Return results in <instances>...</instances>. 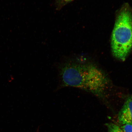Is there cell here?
I'll list each match as a JSON object with an SVG mask.
<instances>
[{"mask_svg":"<svg viewBox=\"0 0 132 132\" xmlns=\"http://www.w3.org/2000/svg\"><path fill=\"white\" fill-rule=\"evenodd\" d=\"M73 1V0H62V3L63 4H67V3H70L71 2Z\"/></svg>","mask_w":132,"mask_h":132,"instance_id":"8992f818","label":"cell"},{"mask_svg":"<svg viewBox=\"0 0 132 132\" xmlns=\"http://www.w3.org/2000/svg\"><path fill=\"white\" fill-rule=\"evenodd\" d=\"M120 127L124 132H132V125H122Z\"/></svg>","mask_w":132,"mask_h":132,"instance_id":"5b68a950","label":"cell"},{"mask_svg":"<svg viewBox=\"0 0 132 132\" xmlns=\"http://www.w3.org/2000/svg\"><path fill=\"white\" fill-rule=\"evenodd\" d=\"M108 128V132H124L120 127L113 123L106 124Z\"/></svg>","mask_w":132,"mask_h":132,"instance_id":"277c9868","label":"cell"},{"mask_svg":"<svg viewBox=\"0 0 132 132\" xmlns=\"http://www.w3.org/2000/svg\"><path fill=\"white\" fill-rule=\"evenodd\" d=\"M113 55L124 61L132 48V14L127 6L121 10L116 21L111 40Z\"/></svg>","mask_w":132,"mask_h":132,"instance_id":"6da1fadb","label":"cell"},{"mask_svg":"<svg viewBox=\"0 0 132 132\" xmlns=\"http://www.w3.org/2000/svg\"><path fill=\"white\" fill-rule=\"evenodd\" d=\"M82 63L72 60L62 63L59 66L61 86L78 88Z\"/></svg>","mask_w":132,"mask_h":132,"instance_id":"7a4b0ae2","label":"cell"},{"mask_svg":"<svg viewBox=\"0 0 132 132\" xmlns=\"http://www.w3.org/2000/svg\"><path fill=\"white\" fill-rule=\"evenodd\" d=\"M118 120L122 125H132V95L127 99L119 112Z\"/></svg>","mask_w":132,"mask_h":132,"instance_id":"3957f363","label":"cell"}]
</instances>
